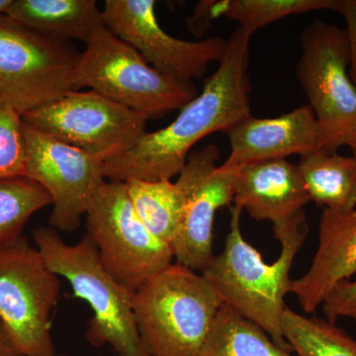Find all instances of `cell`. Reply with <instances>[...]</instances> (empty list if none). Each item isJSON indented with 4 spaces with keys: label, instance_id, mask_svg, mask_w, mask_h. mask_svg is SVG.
<instances>
[{
    "label": "cell",
    "instance_id": "1",
    "mask_svg": "<svg viewBox=\"0 0 356 356\" xmlns=\"http://www.w3.org/2000/svg\"><path fill=\"white\" fill-rule=\"evenodd\" d=\"M250 38L252 35L236 28L202 91L180 109L170 125L147 132L127 153L105 161V178L118 182L172 180L184 170L199 140L210 134L226 133L250 117Z\"/></svg>",
    "mask_w": 356,
    "mask_h": 356
},
{
    "label": "cell",
    "instance_id": "7",
    "mask_svg": "<svg viewBox=\"0 0 356 356\" xmlns=\"http://www.w3.org/2000/svg\"><path fill=\"white\" fill-rule=\"evenodd\" d=\"M344 28L317 19L301 35L296 72L323 136V149L336 153L356 128V86Z\"/></svg>",
    "mask_w": 356,
    "mask_h": 356
},
{
    "label": "cell",
    "instance_id": "23",
    "mask_svg": "<svg viewBox=\"0 0 356 356\" xmlns=\"http://www.w3.org/2000/svg\"><path fill=\"white\" fill-rule=\"evenodd\" d=\"M51 203L48 192L29 178L0 179V247L20 238L30 218Z\"/></svg>",
    "mask_w": 356,
    "mask_h": 356
},
{
    "label": "cell",
    "instance_id": "20",
    "mask_svg": "<svg viewBox=\"0 0 356 356\" xmlns=\"http://www.w3.org/2000/svg\"><path fill=\"white\" fill-rule=\"evenodd\" d=\"M125 184L140 221L156 238L172 247L184 213V196L179 185L172 180L135 179Z\"/></svg>",
    "mask_w": 356,
    "mask_h": 356
},
{
    "label": "cell",
    "instance_id": "18",
    "mask_svg": "<svg viewBox=\"0 0 356 356\" xmlns=\"http://www.w3.org/2000/svg\"><path fill=\"white\" fill-rule=\"evenodd\" d=\"M339 0H203L187 18L189 31L201 37L211 21L226 17L236 21L248 34L295 14L337 11Z\"/></svg>",
    "mask_w": 356,
    "mask_h": 356
},
{
    "label": "cell",
    "instance_id": "5",
    "mask_svg": "<svg viewBox=\"0 0 356 356\" xmlns=\"http://www.w3.org/2000/svg\"><path fill=\"white\" fill-rule=\"evenodd\" d=\"M76 89L91 88L147 119L181 109L197 96L193 83H184L154 70L131 44L105 27L79 56Z\"/></svg>",
    "mask_w": 356,
    "mask_h": 356
},
{
    "label": "cell",
    "instance_id": "10",
    "mask_svg": "<svg viewBox=\"0 0 356 356\" xmlns=\"http://www.w3.org/2000/svg\"><path fill=\"white\" fill-rule=\"evenodd\" d=\"M22 120L105 163L132 149L149 119L96 91L74 90L23 114Z\"/></svg>",
    "mask_w": 356,
    "mask_h": 356
},
{
    "label": "cell",
    "instance_id": "9",
    "mask_svg": "<svg viewBox=\"0 0 356 356\" xmlns=\"http://www.w3.org/2000/svg\"><path fill=\"white\" fill-rule=\"evenodd\" d=\"M79 56L1 14L0 100L23 115L77 90Z\"/></svg>",
    "mask_w": 356,
    "mask_h": 356
},
{
    "label": "cell",
    "instance_id": "28",
    "mask_svg": "<svg viewBox=\"0 0 356 356\" xmlns=\"http://www.w3.org/2000/svg\"><path fill=\"white\" fill-rule=\"evenodd\" d=\"M346 146L350 147L351 156H353L356 161V128L353 134H351L350 139H348V143H346Z\"/></svg>",
    "mask_w": 356,
    "mask_h": 356
},
{
    "label": "cell",
    "instance_id": "3",
    "mask_svg": "<svg viewBox=\"0 0 356 356\" xmlns=\"http://www.w3.org/2000/svg\"><path fill=\"white\" fill-rule=\"evenodd\" d=\"M32 236L51 270L92 310L86 334L88 343L96 348L108 346L115 356H149L136 324L133 293L105 270L90 238L86 234L70 245L51 227L35 229Z\"/></svg>",
    "mask_w": 356,
    "mask_h": 356
},
{
    "label": "cell",
    "instance_id": "27",
    "mask_svg": "<svg viewBox=\"0 0 356 356\" xmlns=\"http://www.w3.org/2000/svg\"><path fill=\"white\" fill-rule=\"evenodd\" d=\"M0 356H24L11 341L1 321H0Z\"/></svg>",
    "mask_w": 356,
    "mask_h": 356
},
{
    "label": "cell",
    "instance_id": "6",
    "mask_svg": "<svg viewBox=\"0 0 356 356\" xmlns=\"http://www.w3.org/2000/svg\"><path fill=\"white\" fill-rule=\"evenodd\" d=\"M86 217V235L105 270L133 294L172 264V247L140 221L125 182L105 180L91 199Z\"/></svg>",
    "mask_w": 356,
    "mask_h": 356
},
{
    "label": "cell",
    "instance_id": "2",
    "mask_svg": "<svg viewBox=\"0 0 356 356\" xmlns=\"http://www.w3.org/2000/svg\"><path fill=\"white\" fill-rule=\"evenodd\" d=\"M242 213L236 204L229 207V229L224 248L201 274L216 289L224 305L259 325L274 343L292 353L283 334L282 320L287 308L285 297L291 291L290 271L309 234L305 212L273 226L281 252L273 264L264 261L259 250L243 238Z\"/></svg>",
    "mask_w": 356,
    "mask_h": 356
},
{
    "label": "cell",
    "instance_id": "17",
    "mask_svg": "<svg viewBox=\"0 0 356 356\" xmlns=\"http://www.w3.org/2000/svg\"><path fill=\"white\" fill-rule=\"evenodd\" d=\"M6 15L44 38L89 40L106 27L95 0H13Z\"/></svg>",
    "mask_w": 356,
    "mask_h": 356
},
{
    "label": "cell",
    "instance_id": "26",
    "mask_svg": "<svg viewBox=\"0 0 356 356\" xmlns=\"http://www.w3.org/2000/svg\"><path fill=\"white\" fill-rule=\"evenodd\" d=\"M346 21V32L348 35L350 51V76L356 86V0H339V9Z\"/></svg>",
    "mask_w": 356,
    "mask_h": 356
},
{
    "label": "cell",
    "instance_id": "13",
    "mask_svg": "<svg viewBox=\"0 0 356 356\" xmlns=\"http://www.w3.org/2000/svg\"><path fill=\"white\" fill-rule=\"evenodd\" d=\"M216 145L189 154L177 184L184 196V213L172 248L177 264L200 271L214 257L215 218L221 208L231 207L235 197L236 168L218 165Z\"/></svg>",
    "mask_w": 356,
    "mask_h": 356
},
{
    "label": "cell",
    "instance_id": "19",
    "mask_svg": "<svg viewBox=\"0 0 356 356\" xmlns=\"http://www.w3.org/2000/svg\"><path fill=\"white\" fill-rule=\"evenodd\" d=\"M297 168L311 201L324 209L344 213L356 207V161L316 149L300 156Z\"/></svg>",
    "mask_w": 356,
    "mask_h": 356
},
{
    "label": "cell",
    "instance_id": "29",
    "mask_svg": "<svg viewBox=\"0 0 356 356\" xmlns=\"http://www.w3.org/2000/svg\"><path fill=\"white\" fill-rule=\"evenodd\" d=\"M13 0H0V15L6 14L9 7L13 4Z\"/></svg>",
    "mask_w": 356,
    "mask_h": 356
},
{
    "label": "cell",
    "instance_id": "30",
    "mask_svg": "<svg viewBox=\"0 0 356 356\" xmlns=\"http://www.w3.org/2000/svg\"><path fill=\"white\" fill-rule=\"evenodd\" d=\"M57 356H70V355H58Z\"/></svg>",
    "mask_w": 356,
    "mask_h": 356
},
{
    "label": "cell",
    "instance_id": "4",
    "mask_svg": "<svg viewBox=\"0 0 356 356\" xmlns=\"http://www.w3.org/2000/svg\"><path fill=\"white\" fill-rule=\"evenodd\" d=\"M222 305L202 274L178 264L133 294L136 324L149 356H197Z\"/></svg>",
    "mask_w": 356,
    "mask_h": 356
},
{
    "label": "cell",
    "instance_id": "12",
    "mask_svg": "<svg viewBox=\"0 0 356 356\" xmlns=\"http://www.w3.org/2000/svg\"><path fill=\"white\" fill-rule=\"evenodd\" d=\"M25 177L43 187L51 196L49 224L58 232L81 227L89 203L103 182L104 163L23 122Z\"/></svg>",
    "mask_w": 356,
    "mask_h": 356
},
{
    "label": "cell",
    "instance_id": "11",
    "mask_svg": "<svg viewBox=\"0 0 356 356\" xmlns=\"http://www.w3.org/2000/svg\"><path fill=\"white\" fill-rule=\"evenodd\" d=\"M110 31L139 51L154 70L184 83H193L219 63L228 48L220 36L184 41L159 25L154 0H106L102 10Z\"/></svg>",
    "mask_w": 356,
    "mask_h": 356
},
{
    "label": "cell",
    "instance_id": "25",
    "mask_svg": "<svg viewBox=\"0 0 356 356\" xmlns=\"http://www.w3.org/2000/svg\"><path fill=\"white\" fill-rule=\"evenodd\" d=\"M325 320L336 322L339 318H351L356 322V280L346 281L334 288L322 305Z\"/></svg>",
    "mask_w": 356,
    "mask_h": 356
},
{
    "label": "cell",
    "instance_id": "21",
    "mask_svg": "<svg viewBox=\"0 0 356 356\" xmlns=\"http://www.w3.org/2000/svg\"><path fill=\"white\" fill-rule=\"evenodd\" d=\"M259 325L222 305L197 356H294Z\"/></svg>",
    "mask_w": 356,
    "mask_h": 356
},
{
    "label": "cell",
    "instance_id": "8",
    "mask_svg": "<svg viewBox=\"0 0 356 356\" xmlns=\"http://www.w3.org/2000/svg\"><path fill=\"white\" fill-rule=\"evenodd\" d=\"M60 290V276L24 236L0 247V321L23 355H58L51 315Z\"/></svg>",
    "mask_w": 356,
    "mask_h": 356
},
{
    "label": "cell",
    "instance_id": "24",
    "mask_svg": "<svg viewBox=\"0 0 356 356\" xmlns=\"http://www.w3.org/2000/svg\"><path fill=\"white\" fill-rule=\"evenodd\" d=\"M22 115L0 100V179L25 177Z\"/></svg>",
    "mask_w": 356,
    "mask_h": 356
},
{
    "label": "cell",
    "instance_id": "22",
    "mask_svg": "<svg viewBox=\"0 0 356 356\" xmlns=\"http://www.w3.org/2000/svg\"><path fill=\"white\" fill-rule=\"evenodd\" d=\"M283 334L296 356H356V339L325 318L286 308Z\"/></svg>",
    "mask_w": 356,
    "mask_h": 356
},
{
    "label": "cell",
    "instance_id": "16",
    "mask_svg": "<svg viewBox=\"0 0 356 356\" xmlns=\"http://www.w3.org/2000/svg\"><path fill=\"white\" fill-rule=\"evenodd\" d=\"M311 202L297 165L274 159L236 168L234 204L257 221L286 222Z\"/></svg>",
    "mask_w": 356,
    "mask_h": 356
},
{
    "label": "cell",
    "instance_id": "15",
    "mask_svg": "<svg viewBox=\"0 0 356 356\" xmlns=\"http://www.w3.org/2000/svg\"><path fill=\"white\" fill-rule=\"evenodd\" d=\"M356 274V207L348 212L323 211L318 243L310 268L292 280L291 291L306 314L314 313L334 288Z\"/></svg>",
    "mask_w": 356,
    "mask_h": 356
},
{
    "label": "cell",
    "instance_id": "14",
    "mask_svg": "<svg viewBox=\"0 0 356 356\" xmlns=\"http://www.w3.org/2000/svg\"><path fill=\"white\" fill-rule=\"evenodd\" d=\"M225 134L231 151L221 165L224 168L286 159L291 154L303 156L323 149L322 130L309 105L274 118L250 115Z\"/></svg>",
    "mask_w": 356,
    "mask_h": 356
}]
</instances>
